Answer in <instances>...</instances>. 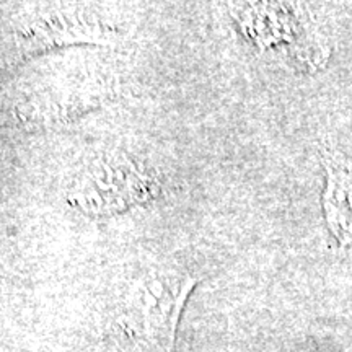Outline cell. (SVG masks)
Returning a JSON list of instances; mask_svg holds the SVG:
<instances>
[{
	"instance_id": "3957f363",
	"label": "cell",
	"mask_w": 352,
	"mask_h": 352,
	"mask_svg": "<svg viewBox=\"0 0 352 352\" xmlns=\"http://www.w3.org/2000/svg\"><path fill=\"white\" fill-rule=\"evenodd\" d=\"M83 15L67 13H50L46 19L33 23L23 33L33 47H52L69 43H101L104 30L95 21Z\"/></svg>"
},
{
	"instance_id": "6da1fadb",
	"label": "cell",
	"mask_w": 352,
	"mask_h": 352,
	"mask_svg": "<svg viewBox=\"0 0 352 352\" xmlns=\"http://www.w3.org/2000/svg\"><path fill=\"white\" fill-rule=\"evenodd\" d=\"M155 182L122 157L100 160L83 176L70 196L72 204L90 214H114L148 201Z\"/></svg>"
},
{
	"instance_id": "277c9868",
	"label": "cell",
	"mask_w": 352,
	"mask_h": 352,
	"mask_svg": "<svg viewBox=\"0 0 352 352\" xmlns=\"http://www.w3.org/2000/svg\"><path fill=\"white\" fill-rule=\"evenodd\" d=\"M328 189L323 196L328 226L342 245L352 243V178L341 166L327 164Z\"/></svg>"
},
{
	"instance_id": "7a4b0ae2",
	"label": "cell",
	"mask_w": 352,
	"mask_h": 352,
	"mask_svg": "<svg viewBox=\"0 0 352 352\" xmlns=\"http://www.w3.org/2000/svg\"><path fill=\"white\" fill-rule=\"evenodd\" d=\"M196 280L191 277H165L147 283L140 290L139 314L145 329L160 336L168 349H175L176 333L184 303Z\"/></svg>"
}]
</instances>
